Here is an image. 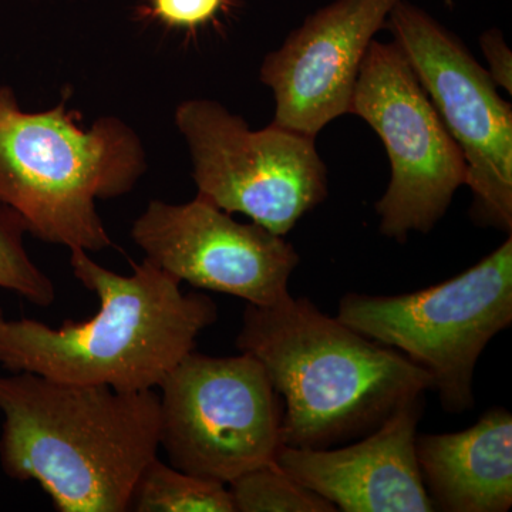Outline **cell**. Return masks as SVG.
Returning <instances> with one entry per match:
<instances>
[{
  "instance_id": "cell-10",
  "label": "cell",
  "mask_w": 512,
  "mask_h": 512,
  "mask_svg": "<svg viewBox=\"0 0 512 512\" xmlns=\"http://www.w3.org/2000/svg\"><path fill=\"white\" fill-rule=\"evenodd\" d=\"M131 238L148 262L178 282L227 293L255 306L288 298L298 252L284 237L195 197L185 204L154 200L134 221Z\"/></svg>"
},
{
  "instance_id": "cell-18",
  "label": "cell",
  "mask_w": 512,
  "mask_h": 512,
  "mask_svg": "<svg viewBox=\"0 0 512 512\" xmlns=\"http://www.w3.org/2000/svg\"><path fill=\"white\" fill-rule=\"evenodd\" d=\"M480 46L488 62V73L497 87L512 93V55L501 30L490 29L480 37Z\"/></svg>"
},
{
  "instance_id": "cell-19",
  "label": "cell",
  "mask_w": 512,
  "mask_h": 512,
  "mask_svg": "<svg viewBox=\"0 0 512 512\" xmlns=\"http://www.w3.org/2000/svg\"><path fill=\"white\" fill-rule=\"evenodd\" d=\"M444 2H446L448 8H453L454 0H444Z\"/></svg>"
},
{
  "instance_id": "cell-8",
  "label": "cell",
  "mask_w": 512,
  "mask_h": 512,
  "mask_svg": "<svg viewBox=\"0 0 512 512\" xmlns=\"http://www.w3.org/2000/svg\"><path fill=\"white\" fill-rule=\"evenodd\" d=\"M350 114L376 131L389 156V187L376 204L380 232L399 244L410 232L429 234L466 185L467 164L396 43L373 40Z\"/></svg>"
},
{
  "instance_id": "cell-13",
  "label": "cell",
  "mask_w": 512,
  "mask_h": 512,
  "mask_svg": "<svg viewBox=\"0 0 512 512\" xmlns=\"http://www.w3.org/2000/svg\"><path fill=\"white\" fill-rule=\"evenodd\" d=\"M416 454L434 511L511 510L512 416L504 407L458 433L417 434Z\"/></svg>"
},
{
  "instance_id": "cell-12",
  "label": "cell",
  "mask_w": 512,
  "mask_h": 512,
  "mask_svg": "<svg viewBox=\"0 0 512 512\" xmlns=\"http://www.w3.org/2000/svg\"><path fill=\"white\" fill-rule=\"evenodd\" d=\"M423 396L397 407L365 440L336 448L282 446L275 463L345 512H431L416 454Z\"/></svg>"
},
{
  "instance_id": "cell-16",
  "label": "cell",
  "mask_w": 512,
  "mask_h": 512,
  "mask_svg": "<svg viewBox=\"0 0 512 512\" xmlns=\"http://www.w3.org/2000/svg\"><path fill=\"white\" fill-rule=\"evenodd\" d=\"M26 232L18 212L0 205V288L46 308L55 302V285L26 251Z\"/></svg>"
},
{
  "instance_id": "cell-9",
  "label": "cell",
  "mask_w": 512,
  "mask_h": 512,
  "mask_svg": "<svg viewBox=\"0 0 512 512\" xmlns=\"http://www.w3.org/2000/svg\"><path fill=\"white\" fill-rule=\"evenodd\" d=\"M467 164L471 218L512 231V107L460 37L399 0L386 26Z\"/></svg>"
},
{
  "instance_id": "cell-11",
  "label": "cell",
  "mask_w": 512,
  "mask_h": 512,
  "mask_svg": "<svg viewBox=\"0 0 512 512\" xmlns=\"http://www.w3.org/2000/svg\"><path fill=\"white\" fill-rule=\"evenodd\" d=\"M399 0H335L269 53L261 82L275 97L272 124L315 138L350 114L360 67Z\"/></svg>"
},
{
  "instance_id": "cell-1",
  "label": "cell",
  "mask_w": 512,
  "mask_h": 512,
  "mask_svg": "<svg viewBox=\"0 0 512 512\" xmlns=\"http://www.w3.org/2000/svg\"><path fill=\"white\" fill-rule=\"evenodd\" d=\"M70 265L74 278L99 299V312L56 329L35 319H9L0 308V366L9 372L117 392L156 390L217 322L210 296L181 291V282L147 259L121 275L84 249H70Z\"/></svg>"
},
{
  "instance_id": "cell-4",
  "label": "cell",
  "mask_w": 512,
  "mask_h": 512,
  "mask_svg": "<svg viewBox=\"0 0 512 512\" xmlns=\"http://www.w3.org/2000/svg\"><path fill=\"white\" fill-rule=\"evenodd\" d=\"M147 171L146 150L119 117L90 128L59 103L23 111L0 86V205L18 212L33 237L87 252L113 245L97 200L121 197Z\"/></svg>"
},
{
  "instance_id": "cell-17",
  "label": "cell",
  "mask_w": 512,
  "mask_h": 512,
  "mask_svg": "<svg viewBox=\"0 0 512 512\" xmlns=\"http://www.w3.org/2000/svg\"><path fill=\"white\" fill-rule=\"evenodd\" d=\"M148 12L164 25L197 29L220 12L225 0H147Z\"/></svg>"
},
{
  "instance_id": "cell-15",
  "label": "cell",
  "mask_w": 512,
  "mask_h": 512,
  "mask_svg": "<svg viewBox=\"0 0 512 512\" xmlns=\"http://www.w3.org/2000/svg\"><path fill=\"white\" fill-rule=\"evenodd\" d=\"M235 512H335L325 498L293 480L278 464L255 468L228 485Z\"/></svg>"
},
{
  "instance_id": "cell-14",
  "label": "cell",
  "mask_w": 512,
  "mask_h": 512,
  "mask_svg": "<svg viewBox=\"0 0 512 512\" xmlns=\"http://www.w3.org/2000/svg\"><path fill=\"white\" fill-rule=\"evenodd\" d=\"M130 511L235 512L228 485L184 473L158 456L138 477Z\"/></svg>"
},
{
  "instance_id": "cell-5",
  "label": "cell",
  "mask_w": 512,
  "mask_h": 512,
  "mask_svg": "<svg viewBox=\"0 0 512 512\" xmlns=\"http://www.w3.org/2000/svg\"><path fill=\"white\" fill-rule=\"evenodd\" d=\"M340 322L403 353L429 373L447 413L474 407L481 353L512 323V237L490 255L420 291L396 296L346 293Z\"/></svg>"
},
{
  "instance_id": "cell-6",
  "label": "cell",
  "mask_w": 512,
  "mask_h": 512,
  "mask_svg": "<svg viewBox=\"0 0 512 512\" xmlns=\"http://www.w3.org/2000/svg\"><path fill=\"white\" fill-rule=\"evenodd\" d=\"M158 389L160 450L184 473L229 485L274 463L284 446V403L248 353L215 357L192 350Z\"/></svg>"
},
{
  "instance_id": "cell-7",
  "label": "cell",
  "mask_w": 512,
  "mask_h": 512,
  "mask_svg": "<svg viewBox=\"0 0 512 512\" xmlns=\"http://www.w3.org/2000/svg\"><path fill=\"white\" fill-rule=\"evenodd\" d=\"M175 124L192 160L197 197L285 237L328 197L315 138L288 128L252 130L214 100L184 101Z\"/></svg>"
},
{
  "instance_id": "cell-3",
  "label": "cell",
  "mask_w": 512,
  "mask_h": 512,
  "mask_svg": "<svg viewBox=\"0 0 512 512\" xmlns=\"http://www.w3.org/2000/svg\"><path fill=\"white\" fill-rule=\"evenodd\" d=\"M237 348L261 362L284 399V446L328 448L369 434L433 389L429 373L403 353L365 338L308 298L247 305Z\"/></svg>"
},
{
  "instance_id": "cell-2",
  "label": "cell",
  "mask_w": 512,
  "mask_h": 512,
  "mask_svg": "<svg viewBox=\"0 0 512 512\" xmlns=\"http://www.w3.org/2000/svg\"><path fill=\"white\" fill-rule=\"evenodd\" d=\"M0 466L36 481L60 512H126L138 477L160 450L156 390L0 376Z\"/></svg>"
}]
</instances>
